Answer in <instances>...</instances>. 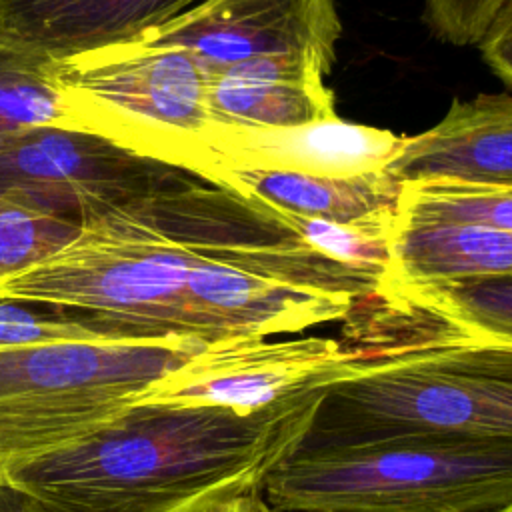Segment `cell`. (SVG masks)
I'll use <instances>...</instances> for the list:
<instances>
[{"label":"cell","instance_id":"obj_1","mask_svg":"<svg viewBox=\"0 0 512 512\" xmlns=\"http://www.w3.org/2000/svg\"><path fill=\"white\" fill-rule=\"evenodd\" d=\"M372 288L370 272L322 254L276 210L186 174L84 218L64 248L0 280V300L216 346L344 320Z\"/></svg>","mask_w":512,"mask_h":512},{"label":"cell","instance_id":"obj_2","mask_svg":"<svg viewBox=\"0 0 512 512\" xmlns=\"http://www.w3.org/2000/svg\"><path fill=\"white\" fill-rule=\"evenodd\" d=\"M326 388L256 412L136 400L4 476L46 512H200L260 494L270 470L302 442Z\"/></svg>","mask_w":512,"mask_h":512},{"label":"cell","instance_id":"obj_3","mask_svg":"<svg viewBox=\"0 0 512 512\" xmlns=\"http://www.w3.org/2000/svg\"><path fill=\"white\" fill-rule=\"evenodd\" d=\"M330 384L298 446H346L404 434L512 442V344L426 334L370 348Z\"/></svg>","mask_w":512,"mask_h":512},{"label":"cell","instance_id":"obj_4","mask_svg":"<svg viewBox=\"0 0 512 512\" xmlns=\"http://www.w3.org/2000/svg\"><path fill=\"white\" fill-rule=\"evenodd\" d=\"M262 490L288 512H494L512 502V442L404 434L296 446Z\"/></svg>","mask_w":512,"mask_h":512},{"label":"cell","instance_id":"obj_5","mask_svg":"<svg viewBox=\"0 0 512 512\" xmlns=\"http://www.w3.org/2000/svg\"><path fill=\"white\" fill-rule=\"evenodd\" d=\"M204 348L132 336L0 348V474L88 434Z\"/></svg>","mask_w":512,"mask_h":512},{"label":"cell","instance_id":"obj_6","mask_svg":"<svg viewBox=\"0 0 512 512\" xmlns=\"http://www.w3.org/2000/svg\"><path fill=\"white\" fill-rule=\"evenodd\" d=\"M208 76L188 50L148 38L58 60L64 128L192 174L208 126Z\"/></svg>","mask_w":512,"mask_h":512},{"label":"cell","instance_id":"obj_7","mask_svg":"<svg viewBox=\"0 0 512 512\" xmlns=\"http://www.w3.org/2000/svg\"><path fill=\"white\" fill-rule=\"evenodd\" d=\"M186 174L82 130L28 128L0 138V192L76 222L150 196Z\"/></svg>","mask_w":512,"mask_h":512},{"label":"cell","instance_id":"obj_8","mask_svg":"<svg viewBox=\"0 0 512 512\" xmlns=\"http://www.w3.org/2000/svg\"><path fill=\"white\" fill-rule=\"evenodd\" d=\"M370 356L362 346L318 336L226 342L198 352L140 400L256 412L304 390L352 378Z\"/></svg>","mask_w":512,"mask_h":512},{"label":"cell","instance_id":"obj_9","mask_svg":"<svg viewBox=\"0 0 512 512\" xmlns=\"http://www.w3.org/2000/svg\"><path fill=\"white\" fill-rule=\"evenodd\" d=\"M340 34L334 0H200L142 38L188 50L210 74L272 54H314L332 66Z\"/></svg>","mask_w":512,"mask_h":512},{"label":"cell","instance_id":"obj_10","mask_svg":"<svg viewBox=\"0 0 512 512\" xmlns=\"http://www.w3.org/2000/svg\"><path fill=\"white\" fill-rule=\"evenodd\" d=\"M404 138L338 116L300 126L204 128L192 176L210 182L224 170H282L354 176L386 170Z\"/></svg>","mask_w":512,"mask_h":512},{"label":"cell","instance_id":"obj_11","mask_svg":"<svg viewBox=\"0 0 512 512\" xmlns=\"http://www.w3.org/2000/svg\"><path fill=\"white\" fill-rule=\"evenodd\" d=\"M200 0H0V44L66 60L126 44Z\"/></svg>","mask_w":512,"mask_h":512},{"label":"cell","instance_id":"obj_12","mask_svg":"<svg viewBox=\"0 0 512 512\" xmlns=\"http://www.w3.org/2000/svg\"><path fill=\"white\" fill-rule=\"evenodd\" d=\"M386 172L402 184L456 180L512 186V96L454 100L436 126L402 140Z\"/></svg>","mask_w":512,"mask_h":512},{"label":"cell","instance_id":"obj_13","mask_svg":"<svg viewBox=\"0 0 512 512\" xmlns=\"http://www.w3.org/2000/svg\"><path fill=\"white\" fill-rule=\"evenodd\" d=\"M330 68L314 54H272L210 72L208 122L300 126L334 118Z\"/></svg>","mask_w":512,"mask_h":512},{"label":"cell","instance_id":"obj_14","mask_svg":"<svg viewBox=\"0 0 512 512\" xmlns=\"http://www.w3.org/2000/svg\"><path fill=\"white\" fill-rule=\"evenodd\" d=\"M512 274V230L396 214L382 290Z\"/></svg>","mask_w":512,"mask_h":512},{"label":"cell","instance_id":"obj_15","mask_svg":"<svg viewBox=\"0 0 512 512\" xmlns=\"http://www.w3.org/2000/svg\"><path fill=\"white\" fill-rule=\"evenodd\" d=\"M208 184L280 214L344 224L396 214L402 192V182L386 170L354 176L224 170Z\"/></svg>","mask_w":512,"mask_h":512},{"label":"cell","instance_id":"obj_16","mask_svg":"<svg viewBox=\"0 0 512 512\" xmlns=\"http://www.w3.org/2000/svg\"><path fill=\"white\" fill-rule=\"evenodd\" d=\"M376 298L386 326L512 344V274L402 286Z\"/></svg>","mask_w":512,"mask_h":512},{"label":"cell","instance_id":"obj_17","mask_svg":"<svg viewBox=\"0 0 512 512\" xmlns=\"http://www.w3.org/2000/svg\"><path fill=\"white\" fill-rule=\"evenodd\" d=\"M28 128H64L58 60L0 44V138Z\"/></svg>","mask_w":512,"mask_h":512},{"label":"cell","instance_id":"obj_18","mask_svg":"<svg viewBox=\"0 0 512 512\" xmlns=\"http://www.w3.org/2000/svg\"><path fill=\"white\" fill-rule=\"evenodd\" d=\"M396 214L428 220L478 222L512 230V186L456 180L404 182Z\"/></svg>","mask_w":512,"mask_h":512},{"label":"cell","instance_id":"obj_19","mask_svg":"<svg viewBox=\"0 0 512 512\" xmlns=\"http://www.w3.org/2000/svg\"><path fill=\"white\" fill-rule=\"evenodd\" d=\"M80 232V222L46 214L0 192V280L52 256Z\"/></svg>","mask_w":512,"mask_h":512},{"label":"cell","instance_id":"obj_20","mask_svg":"<svg viewBox=\"0 0 512 512\" xmlns=\"http://www.w3.org/2000/svg\"><path fill=\"white\" fill-rule=\"evenodd\" d=\"M278 216L322 254L386 278L390 264V234L396 214L348 224L280 212Z\"/></svg>","mask_w":512,"mask_h":512},{"label":"cell","instance_id":"obj_21","mask_svg":"<svg viewBox=\"0 0 512 512\" xmlns=\"http://www.w3.org/2000/svg\"><path fill=\"white\" fill-rule=\"evenodd\" d=\"M106 338L126 336L92 324L90 320L72 312L54 308L52 312H40L28 302L0 300V348Z\"/></svg>","mask_w":512,"mask_h":512},{"label":"cell","instance_id":"obj_22","mask_svg":"<svg viewBox=\"0 0 512 512\" xmlns=\"http://www.w3.org/2000/svg\"><path fill=\"white\" fill-rule=\"evenodd\" d=\"M436 36L456 46L478 44L508 0H424Z\"/></svg>","mask_w":512,"mask_h":512},{"label":"cell","instance_id":"obj_23","mask_svg":"<svg viewBox=\"0 0 512 512\" xmlns=\"http://www.w3.org/2000/svg\"><path fill=\"white\" fill-rule=\"evenodd\" d=\"M486 64L512 88V0H508L478 42Z\"/></svg>","mask_w":512,"mask_h":512},{"label":"cell","instance_id":"obj_24","mask_svg":"<svg viewBox=\"0 0 512 512\" xmlns=\"http://www.w3.org/2000/svg\"><path fill=\"white\" fill-rule=\"evenodd\" d=\"M0 512H46L42 502L0 474Z\"/></svg>","mask_w":512,"mask_h":512},{"label":"cell","instance_id":"obj_25","mask_svg":"<svg viewBox=\"0 0 512 512\" xmlns=\"http://www.w3.org/2000/svg\"><path fill=\"white\" fill-rule=\"evenodd\" d=\"M200 512H272V508L258 494H240L214 502Z\"/></svg>","mask_w":512,"mask_h":512},{"label":"cell","instance_id":"obj_26","mask_svg":"<svg viewBox=\"0 0 512 512\" xmlns=\"http://www.w3.org/2000/svg\"><path fill=\"white\" fill-rule=\"evenodd\" d=\"M494 512H512V502H508L506 506H502V508H498V510H494Z\"/></svg>","mask_w":512,"mask_h":512}]
</instances>
